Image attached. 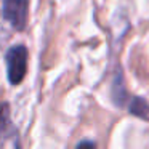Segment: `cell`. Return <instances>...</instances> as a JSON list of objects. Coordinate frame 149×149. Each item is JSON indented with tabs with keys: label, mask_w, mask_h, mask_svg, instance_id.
<instances>
[{
	"label": "cell",
	"mask_w": 149,
	"mask_h": 149,
	"mask_svg": "<svg viewBox=\"0 0 149 149\" xmlns=\"http://www.w3.org/2000/svg\"><path fill=\"white\" fill-rule=\"evenodd\" d=\"M7 146H19L18 141V132L10 119V106L7 103L0 104V148Z\"/></svg>",
	"instance_id": "3"
},
{
	"label": "cell",
	"mask_w": 149,
	"mask_h": 149,
	"mask_svg": "<svg viewBox=\"0 0 149 149\" xmlns=\"http://www.w3.org/2000/svg\"><path fill=\"white\" fill-rule=\"evenodd\" d=\"M3 16L15 29L23 31L29 16V0H3Z\"/></svg>",
	"instance_id": "2"
},
{
	"label": "cell",
	"mask_w": 149,
	"mask_h": 149,
	"mask_svg": "<svg viewBox=\"0 0 149 149\" xmlns=\"http://www.w3.org/2000/svg\"><path fill=\"white\" fill-rule=\"evenodd\" d=\"M127 103H128L130 114H133V116L149 122V104L146 103L144 100H141V98H138V96H130Z\"/></svg>",
	"instance_id": "4"
},
{
	"label": "cell",
	"mask_w": 149,
	"mask_h": 149,
	"mask_svg": "<svg viewBox=\"0 0 149 149\" xmlns=\"http://www.w3.org/2000/svg\"><path fill=\"white\" fill-rule=\"evenodd\" d=\"M27 48L24 45H13L7 52V72L11 85H19L27 72Z\"/></svg>",
	"instance_id": "1"
},
{
	"label": "cell",
	"mask_w": 149,
	"mask_h": 149,
	"mask_svg": "<svg viewBox=\"0 0 149 149\" xmlns=\"http://www.w3.org/2000/svg\"><path fill=\"white\" fill-rule=\"evenodd\" d=\"M79 146H95V143H91V141H84V143H79Z\"/></svg>",
	"instance_id": "5"
}]
</instances>
